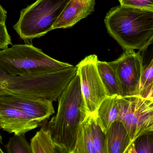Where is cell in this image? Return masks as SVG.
Here are the masks:
<instances>
[{"label": "cell", "mask_w": 153, "mask_h": 153, "mask_svg": "<svg viewBox=\"0 0 153 153\" xmlns=\"http://www.w3.org/2000/svg\"><path fill=\"white\" fill-rule=\"evenodd\" d=\"M77 65L68 69L25 76L7 74L0 91L35 100L53 102L59 99L64 90L77 74Z\"/></svg>", "instance_id": "3"}, {"label": "cell", "mask_w": 153, "mask_h": 153, "mask_svg": "<svg viewBox=\"0 0 153 153\" xmlns=\"http://www.w3.org/2000/svg\"><path fill=\"white\" fill-rule=\"evenodd\" d=\"M7 74H8L6 73L4 71L0 66V86H1V84L4 78Z\"/></svg>", "instance_id": "25"}, {"label": "cell", "mask_w": 153, "mask_h": 153, "mask_svg": "<svg viewBox=\"0 0 153 153\" xmlns=\"http://www.w3.org/2000/svg\"><path fill=\"white\" fill-rule=\"evenodd\" d=\"M139 52L143 58L144 68H145L153 58V36L147 46Z\"/></svg>", "instance_id": "21"}, {"label": "cell", "mask_w": 153, "mask_h": 153, "mask_svg": "<svg viewBox=\"0 0 153 153\" xmlns=\"http://www.w3.org/2000/svg\"><path fill=\"white\" fill-rule=\"evenodd\" d=\"M153 91V58L144 68L140 83L139 96L152 98Z\"/></svg>", "instance_id": "17"}, {"label": "cell", "mask_w": 153, "mask_h": 153, "mask_svg": "<svg viewBox=\"0 0 153 153\" xmlns=\"http://www.w3.org/2000/svg\"><path fill=\"white\" fill-rule=\"evenodd\" d=\"M128 153H137L136 151L135 148L134 146V143H132L130 145L129 147V151H128Z\"/></svg>", "instance_id": "26"}, {"label": "cell", "mask_w": 153, "mask_h": 153, "mask_svg": "<svg viewBox=\"0 0 153 153\" xmlns=\"http://www.w3.org/2000/svg\"><path fill=\"white\" fill-rule=\"evenodd\" d=\"M95 54L86 56L77 65L81 90L89 114H94L107 97L105 88L97 68Z\"/></svg>", "instance_id": "7"}, {"label": "cell", "mask_w": 153, "mask_h": 153, "mask_svg": "<svg viewBox=\"0 0 153 153\" xmlns=\"http://www.w3.org/2000/svg\"><path fill=\"white\" fill-rule=\"evenodd\" d=\"M107 153H125L133 143L123 123H112L105 133Z\"/></svg>", "instance_id": "13"}, {"label": "cell", "mask_w": 153, "mask_h": 153, "mask_svg": "<svg viewBox=\"0 0 153 153\" xmlns=\"http://www.w3.org/2000/svg\"><path fill=\"white\" fill-rule=\"evenodd\" d=\"M11 44L10 36L5 24L0 23V50L7 48Z\"/></svg>", "instance_id": "22"}, {"label": "cell", "mask_w": 153, "mask_h": 153, "mask_svg": "<svg viewBox=\"0 0 153 153\" xmlns=\"http://www.w3.org/2000/svg\"><path fill=\"white\" fill-rule=\"evenodd\" d=\"M70 0H37L21 11L13 29L23 40L45 36L53 27Z\"/></svg>", "instance_id": "5"}, {"label": "cell", "mask_w": 153, "mask_h": 153, "mask_svg": "<svg viewBox=\"0 0 153 153\" xmlns=\"http://www.w3.org/2000/svg\"><path fill=\"white\" fill-rule=\"evenodd\" d=\"M118 120L134 142L142 135L153 133V99L140 96L120 97Z\"/></svg>", "instance_id": "6"}, {"label": "cell", "mask_w": 153, "mask_h": 153, "mask_svg": "<svg viewBox=\"0 0 153 153\" xmlns=\"http://www.w3.org/2000/svg\"><path fill=\"white\" fill-rule=\"evenodd\" d=\"M72 153H107L106 135L98 124L95 113L82 123Z\"/></svg>", "instance_id": "9"}, {"label": "cell", "mask_w": 153, "mask_h": 153, "mask_svg": "<svg viewBox=\"0 0 153 153\" xmlns=\"http://www.w3.org/2000/svg\"><path fill=\"white\" fill-rule=\"evenodd\" d=\"M108 63L118 79L122 97L139 96L144 69L143 58L140 53L126 50L117 60Z\"/></svg>", "instance_id": "8"}, {"label": "cell", "mask_w": 153, "mask_h": 153, "mask_svg": "<svg viewBox=\"0 0 153 153\" xmlns=\"http://www.w3.org/2000/svg\"><path fill=\"white\" fill-rule=\"evenodd\" d=\"M133 143L137 153H153V133L142 135Z\"/></svg>", "instance_id": "19"}, {"label": "cell", "mask_w": 153, "mask_h": 153, "mask_svg": "<svg viewBox=\"0 0 153 153\" xmlns=\"http://www.w3.org/2000/svg\"><path fill=\"white\" fill-rule=\"evenodd\" d=\"M73 65L55 60L30 44H18L0 50V66L6 73L25 76L68 69Z\"/></svg>", "instance_id": "4"}, {"label": "cell", "mask_w": 153, "mask_h": 153, "mask_svg": "<svg viewBox=\"0 0 153 153\" xmlns=\"http://www.w3.org/2000/svg\"><path fill=\"white\" fill-rule=\"evenodd\" d=\"M152 98L153 99V93H152Z\"/></svg>", "instance_id": "29"}, {"label": "cell", "mask_w": 153, "mask_h": 153, "mask_svg": "<svg viewBox=\"0 0 153 153\" xmlns=\"http://www.w3.org/2000/svg\"><path fill=\"white\" fill-rule=\"evenodd\" d=\"M0 102L15 107L42 124L55 113L52 102L30 99L1 91Z\"/></svg>", "instance_id": "10"}, {"label": "cell", "mask_w": 153, "mask_h": 153, "mask_svg": "<svg viewBox=\"0 0 153 153\" xmlns=\"http://www.w3.org/2000/svg\"><path fill=\"white\" fill-rule=\"evenodd\" d=\"M95 0H70L53 27V30L68 28L94 11Z\"/></svg>", "instance_id": "12"}, {"label": "cell", "mask_w": 153, "mask_h": 153, "mask_svg": "<svg viewBox=\"0 0 153 153\" xmlns=\"http://www.w3.org/2000/svg\"><path fill=\"white\" fill-rule=\"evenodd\" d=\"M97 68L107 96L122 97V91L118 79L109 63L98 60Z\"/></svg>", "instance_id": "15"}, {"label": "cell", "mask_w": 153, "mask_h": 153, "mask_svg": "<svg viewBox=\"0 0 153 153\" xmlns=\"http://www.w3.org/2000/svg\"><path fill=\"white\" fill-rule=\"evenodd\" d=\"M130 146H129V147H128V149L127 150H126V152H125V153H128V151H129V147H130Z\"/></svg>", "instance_id": "28"}, {"label": "cell", "mask_w": 153, "mask_h": 153, "mask_svg": "<svg viewBox=\"0 0 153 153\" xmlns=\"http://www.w3.org/2000/svg\"><path fill=\"white\" fill-rule=\"evenodd\" d=\"M42 124L15 107L0 102V129L14 135L25 134Z\"/></svg>", "instance_id": "11"}, {"label": "cell", "mask_w": 153, "mask_h": 153, "mask_svg": "<svg viewBox=\"0 0 153 153\" xmlns=\"http://www.w3.org/2000/svg\"><path fill=\"white\" fill-rule=\"evenodd\" d=\"M119 97L117 96H107L95 112L96 120L105 133L111 124L118 119Z\"/></svg>", "instance_id": "14"}, {"label": "cell", "mask_w": 153, "mask_h": 153, "mask_svg": "<svg viewBox=\"0 0 153 153\" xmlns=\"http://www.w3.org/2000/svg\"><path fill=\"white\" fill-rule=\"evenodd\" d=\"M30 144L33 153H54L53 143L50 133L44 127L31 138Z\"/></svg>", "instance_id": "16"}, {"label": "cell", "mask_w": 153, "mask_h": 153, "mask_svg": "<svg viewBox=\"0 0 153 153\" xmlns=\"http://www.w3.org/2000/svg\"><path fill=\"white\" fill-rule=\"evenodd\" d=\"M7 153H33L25 134L14 135L5 145Z\"/></svg>", "instance_id": "18"}, {"label": "cell", "mask_w": 153, "mask_h": 153, "mask_svg": "<svg viewBox=\"0 0 153 153\" xmlns=\"http://www.w3.org/2000/svg\"><path fill=\"white\" fill-rule=\"evenodd\" d=\"M54 153H70L65 148L53 143Z\"/></svg>", "instance_id": "24"}, {"label": "cell", "mask_w": 153, "mask_h": 153, "mask_svg": "<svg viewBox=\"0 0 153 153\" xmlns=\"http://www.w3.org/2000/svg\"><path fill=\"white\" fill-rule=\"evenodd\" d=\"M7 12L0 5V23L5 24L7 18Z\"/></svg>", "instance_id": "23"}, {"label": "cell", "mask_w": 153, "mask_h": 153, "mask_svg": "<svg viewBox=\"0 0 153 153\" xmlns=\"http://www.w3.org/2000/svg\"><path fill=\"white\" fill-rule=\"evenodd\" d=\"M120 5L153 12V0H118Z\"/></svg>", "instance_id": "20"}, {"label": "cell", "mask_w": 153, "mask_h": 153, "mask_svg": "<svg viewBox=\"0 0 153 153\" xmlns=\"http://www.w3.org/2000/svg\"><path fill=\"white\" fill-rule=\"evenodd\" d=\"M58 102L56 115L43 127L49 131L54 143L72 153L80 126L90 115L81 90L78 71L60 95Z\"/></svg>", "instance_id": "1"}, {"label": "cell", "mask_w": 153, "mask_h": 153, "mask_svg": "<svg viewBox=\"0 0 153 153\" xmlns=\"http://www.w3.org/2000/svg\"><path fill=\"white\" fill-rule=\"evenodd\" d=\"M0 143H2V138L1 136V134H0ZM0 153H4V152L2 151L1 148H0Z\"/></svg>", "instance_id": "27"}, {"label": "cell", "mask_w": 153, "mask_h": 153, "mask_svg": "<svg viewBox=\"0 0 153 153\" xmlns=\"http://www.w3.org/2000/svg\"><path fill=\"white\" fill-rule=\"evenodd\" d=\"M109 34L123 49H144L153 36V12L120 5L106 14Z\"/></svg>", "instance_id": "2"}]
</instances>
